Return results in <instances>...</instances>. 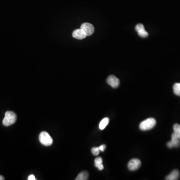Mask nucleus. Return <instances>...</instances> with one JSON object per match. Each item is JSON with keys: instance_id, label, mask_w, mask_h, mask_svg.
I'll return each mask as SVG.
<instances>
[{"instance_id": "obj_18", "label": "nucleus", "mask_w": 180, "mask_h": 180, "mask_svg": "<svg viewBox=\"0 0 180 180\" xmlns=\"http://www.w3.org/2000/svg\"><path fill=\"white\" fill-rule=\"evenodd\" d=\"M106 146L105 145H102L99 147L100 151L101 152L104 151L105 149L106 148Z\"/></svg>"}, {"instance_id": "obj_7", "label": "nucleus", "mask_w": 180, "mask_h": 180, "mask_svg": "<svg viewBox=\"0 0 180 180\" xmlns=\"http://www.w3.org/2000/svg\"><path fill=\"white\" fill-rule=\"evenodd\" d=\"M107 82L113 88H117L120 85V80L119 79L113 75H111L107 78Z\"/></svg>"}, {"instance_id": "obj_3", "label": "nucleus", "mask_w": 180, "mask_h": 180, "mask_svg": "<svg viewBox=\"0 0 180 180\" xmlns=\"http://www.w3.org/2000/svg\"><path fill=\"white\" fill-rule=\"evenodd\" d=\"M39 141L42 145L49 146L52 145L53 140L52 137L50 136L47 132H42L39 135Z\"/></svg>"}, {"instance_id": "obj_13", "label": "nucleus", "mask_w": 180, "mask_h": 180, "mask_svg": "<svg viewBox=\"0 0 180 180\" xmlns=\"http://www.w3.org/2000/svg\"><path fill=\"white\" fill-rule=\"evenodd\" d=\"M174 133L180 140V125L179 124H175L174 126Z\"/></svg>"}, {"instance_id": "obj_9", "label": "nucleus", "mask_w": 180, "mask_h": 180, "mask_svg": "<svg viewBox=\"0 0 180 180\" xmlns=\"http://www.w3.org/2000/svg\"><path fill=\"white\" fill-rule=\"evenodd\" d=\"M180 173L178 170H174L166 178L167 180H177L179 179Z\"/></svg>"}, {"instance_id": "obj_8", "label": "nucleus", "mask_w": 180, "mask_h": 180, "mask_svg": "<svg viewBox=\"0 0 180 180\" xmlns=\"http://www.w3.org/2000/svg\"><path fill=\"white\" fill-rule=\"evenodd\" d=\"M72 35L74 38L79 40L83 39L87 37L86 34L82 29H76L75 30Z\"/></svg>"}, {"instance_id": "obj_6", "label": "nucleus", "mask_w": 180, "mask_h": 180, "mask_svg": "<svg viewBox=\"0 0 180 180\" xmlns=\"http://www.w3.org/2000/svg\"><path fill=\"white\" fill-rule=\"evenodd\" d=\"M180 140L178 137L174 133L172 134V140L170 142L167 143V146L169 148L179 147L180 145Z\"/></svg>"}, {"instance_id": "obj_20", "label": "nucleus", "mask_w": 180, "mask_h": 180, "mask_svg": "<svg viewBox=\"0 0 180 180\" xmlns=\"http://www.w3.org/2000/svg\"><path fill=\"white\" fill-rule=\"evenodd\" d=\"M5 180V178H4V177L2 175H0V180Z\"/></svg>"}, {"instance_id": "obj_16", "label": "nucleus", "mask_w": 180, "mask_h": 180, "mask_svg": "<svg viewBox=\"0 0 180 180\" xmlns=\"http://www.w3.org/2000/svg\"><path fill=\"white\" fill-rule=\"evenodd\" d=\"M100 151L99 149V147H94L92 149V153L95 156L98 155L99 154Z\"/></svg>"}, {"instance_id": "obj_4", "label": "nucleus", "mask_w": 180, "mask_h": 180, "mask_svg": "<svg viewBox=\"0 0 180 180\" xmlns=\"http://www.w3.org/2000/svg\"><path fill=\"white\" fill-rule=\"evenodd\" d=\"M81 29H82L87 35V36H89L94 33V28L93 25L89 23H85L81 25Z\"/></svg>"}, {"instance_id": "obj_15", "label": "nucleus", "mask_w": 180, "mask_h": 180, "mask_svg": "<svg viewBox=\"0 0 180 180\" xmlns=\"http://www.w3.org/2000/svg\"><path fill=\"white\" fill-rule=\"evenodd\" d=\"M138 33L139 35L142 38H147L149 36L148 33L145 31V29L141 30L140 31H139Z\"/></svg>"}, {"instance_id": "obj_11", "label": "nucleus", "mask_w": 180, "mask_h": 180, "mask_svg": "<svg viewBox=\"0 0 180 180\" xmlns=\"http://www.w3.org/2000/svg\"><path fill=\"white\" fill-rule=\"evenodd\" d=\"M89 178V174L87 171H83L80 173L77 178H76V180H87Z\"/></svg>"}, {"instance_id": "obj_2", "label": "nucleus", "mask_w": 180, "mask_h": 180, "mask_svg": "<svg viewBox=\"0 0 180 180\" xmlns=\"http://www.w3.org/2000/svg\"><path fill=\"white\" fill-rule=\"evenodd\" d=\"M156 125V121L154 118H148L141 122L140 129L142 131L150 130L153 129Z\"/></svg>"}, {"instance_id": "obj_14", "label": "nucleus", "mask_w": 180, "mask_h": 180, "mask_svg": "<svg viewBox=\"0 0 180 180\" xmlns=\"http://www.w3.org/2000/svg\"><path fill=\"white\" fill-rule=\"evenodd\" d=\"M173 90L175 95L180 97V83H175L173 86Z\"/></svg>"}, {"instance_id": "obj_10", "label": "nucleus", "mask_w": 180, "mask_h": 180, "mask_svg": "<svg viewBox=\"0 0 180 180\" xmlns=\"http://www.w3.org/2000/svg\"><path fill=\"white\" fill-rule=\"evenodd\" d=\"M95 166L100 171L104 169V167L103 165V159L101 157H97L96 158L95 160Z\"/></svg>"}, {"instance_id": "obj_19", "label": "nucleus", "mask_w": 180, "mask_h": 180, "mask_svg": "<svg viewBox=\"0 0 180 180\" xmlns=\"http://www.w3.org/2000/svg\"><path fill=\"white\" fill-rule=\"evenodd\" d=\"M28 179V180H36L35 176L34 175H32V174L29 176Z\"/></svg>"}, {"instance_id": "obj_17", "label": "nucleus", "mask_w": 180, "mask_h": 180, "mask_svg": "<svg viewBox=\"0 0 180 180\" xmlns=\"http://www.w3.org/2000/svg\"><path fill=\"white\" fill-rule=\"evenodd\" d=\"M145 29V27L144 26V25L141 24H138L136 26L135 28V29H136V31L138 32L139 31H140L141 30H143V29Z\"/></svg>"}, {"instance_id": "obj_1", "label": "nucleus", "mask_w": 180, "mask_h": 180, "mask_svg": "<svg viewBox=\"0 0 180 180\" xmlns=\"http://www.w3.org/2000/svg\"><path fill=\"white\" fill-rule=\"evenodd\" d=\"M17 115L12 111H7L6 112L5 116L3 119V124L5 126L12 125L16 122Z\"/></svg>"}, {"instance_id": "obj_12", "label": "nucleus", "mask_w": 180, "mask_h": 180, "mask_svg": "<svg viewBox=\"0 0 180 180\" xmlns=\"http://www.w3.org/2000/svg\"><path fill=\"white\" fill-rule=\"evenodd\" d=\"M109 122V119L108 118H105L101 121L99 124L100 129L101 130L104 129L106 128V126L108 125Z\"/></svg>"}, {"instance_id": "obj_5", "label": "nucleus", "mask_w": 180, "mask_h": 180, "mask_svg": "<svg viewBox=\"0 0 180 180\" xmlns=\"http://www.w3.org/2000/svg\"><path fill=\"white\" fill-rule=\"evenodd\" d=\"M141 165V162L138 159H133L129 162L128 167L130 171H136L138 170Z\"/></svg>"}]
</instances>
